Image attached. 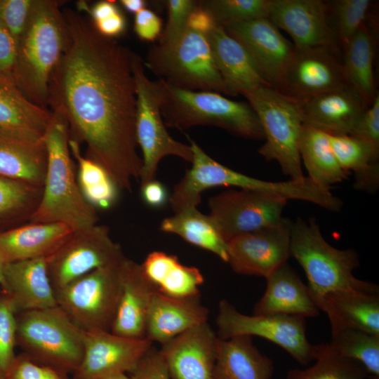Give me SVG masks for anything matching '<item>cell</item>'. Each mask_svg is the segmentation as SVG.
Wrapping results in <instances>:
<instances>
[{
    "label": "cell",
    "mask_w": 379,
    "mask_h": 379,
    "mask_svg": "<svg viewBox=\"0 0 379 379\" xmlns=\"http://www.w3.org/2000/svg\"><path fill=\"white\" fill-rule=\"evenodd\" d=\"M67 37L48 84L47 106L66 121L70 138L87 146L119 190L131 191L142 161L136 138L131 51L95 29L90 18L62 10Z\"/></svg>",
    "instance_id": "cell-1"
},
{
    "label": "cell",
    "mask_w": 379,
    "mask_h": 379,
    "mask_svg": "<svg viewBox=\"0 0 379 379\" xmlns=\"http://www.w3.org/2000/svg\"><path fill=\"white\" fill-rule=\"evenodd\" d=\"M69 138L65 119L52 112L44 135L47 167L41 197L29 222L62 223L74 232L98 223L96 209L84 199L77 182Z\"/></svg>",
    "instance_id": "cell-2"
},
{
    "label": "cell",
    "mask_w": 379,
    "mask_h": 379,
    "mask_svg": "<svg viewBox=\"0 0 379 379\" xmlns=\"http://www.w3.org/2000/svg\"><path fill=\"white\" fill-rule=\"evenodd\" d=\"M60 2L34 0L18 41L12 79L34 104L47 109L49 81L65 48L67 30Z\"/></svg>",
    "instance_id": "cell-3"
},
{
    "label": "cell",
    "mask_w": 379,
    "mask_h": 379,
    "mask_svg": "<svg viewBox=\"0 0 379 379\" xmlns=\"http://www.w3.org/2000/svg\"><path fill=\"white\" fill-rule=\"evenodd\" d=\"M290 248L305 273L313 300L340 289L379 293L378 285L354 277L353 272L360 265L357 253L328 244L314 218L291 221Z\"/></svg>",
    "instance_id": "cell-4"
},
{
    "label": "cell",
    "mask_w": 379,
    "mask_h": 379,
    "mask_svg": "<svg viewBox=\"0 0 379 379\" xmlns=\"http://www.w3.org/2000/svg\"><path fill=\"white\" fill-rule=\"evenodd\" d=\"M161 113L166 126H213L245 138L264 139L259 118L248 102L216 92L180 89L164 81Z\"/></svg>",
    "instance_id": "cell-5"
},
{
    "label": "cell",
    "mask_w": 379,
    "mask_h": 379,
    "mask_svg": "<svg viewBox=\"0 0 379 379\" xmlns=\"http://www.w3.org/2000/svg\"><path fill=\"white\" fill-rule=\"evenodd\" d=\"M16 343L33 360L67 374L79 368L84 331L58 305L18 312Z\"/></svg>",
    "instance_id": "cell-6"
},
{
    "label": "cell",
    "mask_w": 379,
    "mask_h": 379,
    "mask_svg": "<svg viewBox=\"0 0 379 379\" xmlns=\"http://www.w3.org/2000/svg\"><path fill=\"white\" fill-rule=\"evenodd\" d=\"M258 115L265 143L258 153L267 161H276L290 179L302 178L298 140L303 124L302 101L291 98L270 86L244 95Z\"/></svg>",
    "instance_id": "cell-7"
},
{
    "label": "cell",
    "mask_w": 379,
    "mask_h": 379,
    "mask_svg": "<svg viewBox=\"0 0 379 379\" xmlns=\"http://www.w3.org/2000/svg\"><path fill=\"white\" fill-rule=\"evenodd\" d=\"M145 64L174 87L227 95L206 35L189 27L173 41L151 47Z\"/></svg>",
    "instance_id": "cell-8"
},
{
    "label": "cell",
    "mask_w": 379,
    "mask_h": 379,
    "mask_svg": "<svg viewBox=\"0 0 379 379\" xmlns=\"http://www.w3.org/2000/svg\"><path fill=\"white\" fill-rule=\"evenodd\" d=\"M131 59L136 88L135 132L142 152V185L155 179L159 163L164 157L175 156L192 163L193 152L190 145L174 140L166 130L161 113L164 81L149 79L137 53L131 51Z\"/></svg>",
    "instance_id": "cell-9"
},
{
    "label": "cell",
    "mask_w": 379,
    "mask_h": 379,
    "mask_svg": "<svg viewBox=\"0 0 379 379\" xmlns=\"http://www.w3.org/2000/svg\"><path fill=\"white\" fill-rule=\"evenodd\" d=\"M125 258L119 263L96 269L55 291L57 305L82 331H110L119 304L121 269Z\"/></svg>",
    "instance_id": "cell-10"
},
{
    "label": "cell",
    "mask_w": 379,
    "mask_h": 379,
    "mask_svg": "<svg viewBox=\"0 0 379 379\" xmlns=\"http://www.w3.org/2000/svg\"><path fill=\"white\" fill-rule=\"evenodd\" d=\"M216 324L219 338L258 336L279 345L301 364L314 360L316 347L307 338L305 318L283 314L247 315L227 300H222Z\"/></svg>",
    "instance_id": "cell-11"
},
{
    "label": "cell",
    "mask_w": 379,
    "mask_h": 379,
    "mask_svg": "<svg viewBox=\"0 0 379 379\" xmlns=\"http://www.w3.org/2000/svg\"><path fill=\"white\" fill-rule=\"evenodd\" d=\"M125 258L121 246L112 239L109 227L97 224L73 232L46 261L55 291L96 269L119 263Z\"/></svg>",
    "instance_id": "cell-12"
},
{
    "label": "cell",
    "mask_w": 379,
    "mask_h": 379,
    "mask_svg": "<svg viewBox=\"0 0 379 379\" xmlns=\"http://www.w3.org/2000/svg\"><path fill=\"white\" fill-rule=\"evenodd\" d=\"M286 199L251 190H227L208 200L209 216L227 241L281 222Z\"/></svg>",
    "instance_id": "cell-13"
},
{
    "label": "cell",
    "mask_w": 379,
    "mask_h": 379,
    "mask_svg": "<svg viewBox=\"0 0 379 379\" xmlns=\"http://www.w3.org/2000/svg\"><path fill=\"white\" fill-rule=\"evenodd\" d=\"M338 55L326 46H294L274 88L303 101L347 85Z\"/></svg>",
    "instance_id": "cell-14"
},
{
    "label": "cell",
    "mask_w": 379,
    "mask_h": 379,
    "mask_svg": "<svg viewBox=\"0 0 379 379\" xmlns=\"http://www.w3.org/2000/svg\"><path fill=\"white\" fill-rule=\"evenodd\" d=\"M291 220L237 237L227 242V260L239 274L265 279L287 263L291 255Z\"/></svg>",
    "instance_id": "cell-15"
},
{
    "label": "cell",
    "mask_w": 379,
    "mask_h": 379,
    "mask_svg": "<svg viewBox=\"0 0 379 379\" xmlns=\"http://www.w3.org/2000/svg\"><path fill=\"white\" fill-rule=\"evenodd\" d=\"M84 354L71 379H98L118 373H130L152 347L147 339H133L111 331H84Z\"/></svg>",
    "instance_id": "cell-16"
},
{
    "label": "cell",
    "mask_w": 379,
    "mask_h": 379,
    "mask_svg": "<svg viewBox=\"0 0 379 379\" xmlns=\"http://www.w3.org/2000/svg\"><path fill=\"white\" fill-rule=\"evenodd\" d=\"M268 18L290 35L294 46H326L340 51L329 22L327 1L271 0Z\"/></svg>",
    "instance_id": "cell-17"
},
{
    "label": "cell",
    "mask_w": 379,
    "mask_h": 379,
    "mask_svg": "<svg viewBox=\"0 0 379 379\" xmlns=\"http://www.w3.org/2000/svg\"><path fill=\"white\" fill-rule=\"evenodd\" d=\"M246 50L255 65L276 88L294 45L269 18H261L223 27Z\"/></svg>",
    "instance_id": "cell-18"
},
{
    "label": "cell",
    "mask_w": 379,
    "mask_h": 379,
    "mask_svg": "<svg viewBox=\"0 0 379 379\" xmlns=\"http://www.w3.org/2000/svg\"><path fill=\"white\" fill-rule=\"evenodd\" d=\"M218 339L205 322L161 345L171 379H214Z\"/></svg>",
    "instance_id": "cell-19"
},
{
    "label": "cell",
    "mask_w": 379,
    "mask_h": 379,
    "mask_svg": "<svg viewBox=\"0 0 379 379\" xmlns=\"http://www.w3.org/2000/svg\"><path fill=\"white\" fill-rule=\"evenodd\" d=\"M157 288L141 265L126 258L121 269V293L110 331L133 338L145 339L151 300Z\"/></svg>",
    "instance_id": "cell-20"
},
{
    "label": "cell",
    "mask_w": 379,
    "mask_h": 379,
    "mask_svg": "<svg viewBox=\"0 0 379 379\" xmlns=\"http://www.w3.org/2000/svg\"><path fill=\"white\" fill-rule=\"evenodd\" d=\"M301 106L304 124L328 135H350L368 105L347 84L303 100Z\"/></svg>",
    "instance_id": "cell-21"
},
{
    "label": "cell",
    "mask_w": 379,
    "mask_h": 379,
    "mask_svg": "<svg viewBox=\"0 0 379 379\" xmlns=\"http://www.w3.org/2000/svg\"><path fill=\"white\" fill-rule=\"evenodd\" d=\"M205 35L228 95H244L270 86L244 47L223 27L215 23Z\"/></svg>",
    "instance_id": "cell-22"
},
{
    "label": "cell",
    "mask_w": 379,
    "mask_h": 379,
    "mask_svg": "<svg viewBox=\"0 0 379 379\" xmlns=\"http://www.w3.org/2000/svg\"><path fill=\"white\" fill-rule=\"evenodd\" d=\"M208 310L199 295L171 297L154 293L148 312L146 339L163 345L188 329L207 322Z\"/></svg>",
    "instance_id": "cell-23"
},
{
    "label": "cell",
    "mask_w": 379,
    "mask_h": 379,
    "mask_svg": "<svg viewBox=\"0 0 379 379\" xmlns=\"http://www.w3.org/2000/svg\"><path fill=\"white\" fill-rule=\"evenodd\" d=\"M6 289L17 312L57 305L48 272L46 258L17 261L3 265Z\"/></svg>",
    "instance_id": "cell-24"
},
{
    "label": "cell",
    "mask_w": 379,
    "mask_h": 379,
    "mask_svg": "<svg viewBox=\"0 0 379 379\" xmlns=\"http://www.w3.org/2000/svg\"><path fill=\"white\" fill-rule=\"evenodd\" d=\"M56 222H27L0 232V263L47 258L73 233Z\"/></svg>",
    "instance_id": "cell-25"
},
{
    "label": "cell",
    "mask_w": 379,
    "mask_h": 379,
    "mask_svg": "<svg viewBox=\"0 0 379 379\" xmlns=\"http://www.w3.org/2000/svg\"><path fill=\"white\" fill-rule=\"evenodd\" d=\"M47 151L42 138L0 129V177L42 188Z\"/></svg>",
    "instance_id": "cell-26"
},
{
    "label": "cell",
    "mask_w": 379,
    "mask_h": 379,
    "mask_svg": "<svg viewBox=\"0 0 379 379\" xmlns=\"http://www.w3.org/2000/svg\"><path fill=\"white\" fill-rule=\"evenodd\" d=\"M265 293L253 308L255 314H283L315 317L320 310L310 290L288 265L266 278Z\"/></svg>",
    "instance_id": "cell-27"
},
{
    "label": "cell",
    "mask_w": 379,
    "mask_h": 379,
    "mask_svg": "<svg viewBox=\"0 0 379 379\" xmlns=\"http://www.w3.org/2000/svg\"><path fill=\"white\" fill-rule=\"evenodd\" d=\"M328 317L330 325L360 329L379 335V293L340 289L314 300Z\"/></svg>",
    "instance_id": "cell-28"
},
{
    "label": "cell",
    "mask_w": 379,
    "mask_h": 379,
    "mask_svg": "<svg viewBox=\"0 0 379 379\" xmlns=\"http://www.w3.org/2000/svg\"><path fill=\"white\" fill-rule=\"evenodd\" d=\"M274 364L253 344V337L218 339L214 379H271Z\"/></svg>",
    "instance_id": "cell-29"
},
{
    "label": "cell",
    "mask_w": 379,
    "mask_h": 379,
    "mask_svg": "<svg viewBox=\"0 0 379 379\" xmlns=\"http://www.w3.org/2000/svg\"><path fill=\"white\" fill-rule=\"evenodd\" d=\"M51 115L27 99L11 77L0 72V129L42 138Z\"/></svg>",
    "instance_id": "cell-30"
},
{
    "label": "cell",
    "mask_w": 379,
    "mask_h": 379,
    "mask_svg": "<svg viewBox=\"0 0 379 379\" xmlns=\"http://www.w3.org/2000/svg\"><path fill=\"white\" fill-rule=\"evenodd\" d=\"M140 265L159 292L176 298L199 295V286L204 281L202 274L195 267L182 265L176 256L153 251Z\"/></svg>",
    "instance_id": "cell-31"
},
{
    "label": "cell",
    "mask_w": 379,
    "mask_h": 379,
    "mask_svg": "<svg viewBox=\"0 0 379 379\" xmlns=\"http://www.w3.org/2000/svg\"><path fill=\"white\" fill-rule=\"evenodd\" d=\"M335 157L340 167L354 172V188L369 194L379 186V148L350 135H328Z\"/></svg>",
    "instance_id": "cell-32"
},
{
    "label": "cell",
    "mask_w": 379,
    "mask_h": 379,
    "mask_svg": "<svg viewBox=\"0 0 379 379\" xmlns=\"http://www.w3.org/2000/svg\"><path fill=\"white\" fill-rule=\"evenodd\" d=\"M298 150L308 177L324 190L330 191L332 185L347 179L350 174L339 165L331 149L328 134L322 131L303 124Z\"/></svg>",
    "instance_id": "cell-33"
},
{
    "label": "cell",
    "mask_w": 379,
    "mask_h": 379,
    "mask_svg": "<svg viewBox=\"0 0 379 379\" xmlns=\"http://www.w3.org/2000/svg\"><path fill=\"white\" fill-rule=\"evenodd\" d=\"M342 48L346 81L369 105L378 93L373 73L375 40L367 25L362 26Z\"/></svg>",
    "instance_id": "cell-34"
},
{
    "label": "cell",
    "mask_w": 379,
    "mask_h": 379,
    "mask_svg": "<svg viewBox=\"0 0 379 379\" xmlns=\"http://www.w3.org/2000/svg\"><path fill=\"white\" fill-rule=\"evenodd\" d=\"M160 230L179 236L187 242L208 251L222 260H227V243L209 215L197 207L180 210L162 220Z\"/></svg>",
    "instance_id": "cell-35"
},
{
    "label": "cell",
    "mask_w": 379,
    "mask_h": 379,
    "mask_svg": "<svg viewBox=\"0 0 379 379\" xmlns=\"http://www.w3.org/2000/svg\"><path fill=\"white\" fill-rule=\"evenodd\" d=\"M69 146L77 163V179L83 197L95 209L110 208L118 199L119 187L100 164L81 154L77 140L69 138Z\"/></svg>",
    "instance_id": "cell-36"
},
{
    "label": "cell",
    "mask_w": 379,
    "mask_h": 379,
    "mask_svg": "<svg viewBox=\"0 0 379 379\" xmlns=\"http://www.w3.org/2000/svg\"><path fill=\"white\" fill-rule=\"evenodd\" d=\"M331 333L328 344L338 354L359 364L369 376L379 378V335L333 324Z\"/></svg>",
    "instance_id": "cell-37"
},
{
    "label": "cell",
    "mask_w": 379,
    "mask_h": 379,
    "mask_svg": "<svg viewBox=\"0 0 379 379\" xmlns=\"http://www.w3.org/2000/svg\"><path fill=\"white\" fill-rule=\"evenodd\" d=\"M42 188L0 177V232L29 222Z\"/></svg>",
    "instance_id": "cell-38"
},
{
    "label": "cell",
    "mask_w": 379,
    "mask_h": 379,
    "mask_svg": "<svg viewBox=\"0 0 379 379\" xmlns=\"http://www.w3.org/2000/svg\"><path fill=\"white\" fill-rule=\"evenodd\" d=\"M314 364L291 369L286 379H366L368 373L357 362L338 354L328 343L315 345Z\"/></svg>",
    "instance_id": "cell-39"
},
{
    "label": "cell",
    "mask_w": 379,
    "mask_h": 379,
    "mask_svg": "<svg viewBox=\"0 0 379 379\" xmlns=\"http://www.w3.org/2000/svg\"><path fill=\"white\" fill-rule=\"evenodd\" d=\"M200 6L222 26L268 18L271 0H207Z\"/></svg>",
    "instance_id": "cell-40"
},
{
    "label": "cell",
    "mask_w": 379,
    "mask_h": 379,
    "mask_svg": "<svg viewBox=\"0 0 379 379\" xmlns=\"http://www.w3.org/2000/svg\"><path fill=\"white\" fill-rule=\"evenodd\" d=\"M328 20L340 46L366 25L373 2L370 0L327 1Z\"/></svg>",
    "instance_id": "cell-41"
},
{
    "label": "cell",
    "mask_w": 379,
    "mask_h": 379,
    "mask_svg": "<svg viewBox=\"0 0 379 379\" xmlns=\"http://www.w3.org/2000/svg\"><path fill=\"white\" fill-rule=\"evenodd\" d=\"M17 310L11 298L0 294V373L6 375L15 359Z\"/></svg>",
    "instance_id": "cell-42"
},
{
    "label": "cell",
    "mask_w": 379,
    "mask_h": 379,
    "mask_svg": "<svg viewBox=\"0 0 379 379\" xmlns=\"http://www.w3.org/2000/svg\"><path fill=\"white\" fill-rule=\"evenodd\" d=\"M199 1L168 0V21L160 35V44H168L176 39L187 28L190 15L198 6Z\"/></svg>",
    "instance_id": "cell-43"
},
{
    "label": "cell",
    "mask_w": 379,
    "mask_h": 379,
    "mask_svg": "<svg viewBox=\"0 0 379 379\" xmlns=\"http://www.w3.org/2000/svg\"><path fill=\"white\" fill-rule=\"evenodd\" d=\"M5 376L6 379H71L68 374L41 364L25 353L15 357Z\"/></svg>",
    "instance_id": "cell-44"
},
{
    "label": "cell",
    "mask_w": 379,
    "mask_h": 379,
    "mask_svg": "<svg viewBox=\"0 0 379 379\" xmlns=\"http://www.w3.org/2000/svg\"><path fill=\"white\" fill-rule=\"evenodd\" d=\"M34 0H0V21L17 41L29 18Z\"/></svg>",
    "instance_id": "cell-45"
},
{
    "label": "cell",
    "mask_w": 379,
    "mask_h": 379,
    "mask_svg": "<svg viewBox=\"0 0 379 379\" xmlns=\"http://www.w3.org/2000/svg\"><path fill=\"white\" fill-rule=\"evenodd\" d=\"M350 135L364 140L379 148V95L363 112Z\"/></svg>",
    "instance_id": "cell-46"
},
{
    "label": "cell",
    "mask_w": 379,
    "mask_h": 379,
    "mask_svg": "<svg viewBox=\"0 0 379 379\" xmlns=\"http://www.w3.org/2000/svg\"><path fill=\"white\" fill-rule=\"evenodd\" d=\"M132 379H171L159 350L153 346L129 373Z\"/></svg>",
    "instance_id": "cell-47"
},
{
    "label": "cell",
    "mask_w": 379,
    "mask_h": 379,
    "mask_svg": "<svg viewBox=\"0 0 379 379\" xmlns=\"http://www.w3.org/2000/svg\"><path fill=\"white\" fill-rule=\"evenodd\" d=\"M161 20L152 11L144 8L135 15L134 30L143 41H153L161 34Z\"/></svg>",
    "instance_id": "cell-48"
},
{
    "label": "cell",
    "mask_w": 379,
    "mask_h": 379,
    "mask_svg": "<svg viewBox=\"0 0 379 379\" xmlns=\"http://www.w3.org/2000/svg\"><path fill=\"white\" fill-rule=\"evenodd\" d=\"M18 44L6 27L0 21V72L12 78Z\"/></svg>",
    "instance_id": "cell-49"
},
{
    "label": "cell",
    "mask_w": 379,
    "mask_h": 379,
    "mask_svg": "<svg viewBox=\"0 0 379 379\" xmlns=\"http://www.w3.org/2000/svg\"><path fill=\"white\" fill-rule=\"evenodd\" d=\"M141 198L152 208H161L169 201L168 191L163 183L156 179L140 185Z\"/></svg>",
    "instance_id": "cell-50"
},
{
    "label": "cell",
    "mask_w": 379,
    "mask_h": 379,
    "mask_svg": "<svg viewBox=\"0 0 379 379\" xmlns=\"http://www.w3.org/2000/svg\"><path fill=\"white\" fill-rule=\"evenodd\" d=\"M93 23L100 34L112 39L120 35L126 28V20L120 11L106 19Z\"/></svg>",
    "instance_id": "cell-51"
},
{
    "label": "cell",
    "mask_w": 379,
    "mask_h": 379,
    "mask_svg": "<svg viewBox=\"0 0 379 379\" xmlns=\"http://www.w3.org/2000/svg\"><path fill=\"white\" fill-rule=\"evenodd\" d=\"M215 23L211 16L200 6L199 1L198 6L190 16L187 27L206 34Z\"/></svg>",
    "instance_id": "cell-52"
},
{
    "label": "cell",
    "mask_w": 379,
    "mask_h": 379,
    "mask_svg": "<svg viewBox=\"0 0 379 379\" xmlns=\"http://www.w3.org/2000/svg\"><path fill=\"white\" fill-rule=\"evenodd\" d=\"M120 3L128 12L135 14L145 8L143 0H121Z\"/></svg>",
    "instance_id": "cell-53"
},
{
    "label": "cell",
    "mask_w": 379,
    "mask_h": 379,
    "mask_svg": "<svg viewBox=\"0 0 379 379\" xmlns=\"http://www.w3.org/2000/svg\"><path fill=\"white\" fill-rule=\"evenodd\" d=\"M98 379H132L129 375L126 373H118L108 375Z\"/></svg>",
    "instance_id": "cell-54"
},
{
    "label": "cell",
    "mask_w": 379,
    "mask_h": 379,
    "mask_svg": "<svg viewBox=\"0 0 379 379\" xmlns=\"http://www.w3.org/2000/svg\"><path fill=\"white\" fill-rule=\"evenodd\" d=\"M0 288L1 289L2 292H5L6 289V285H5V281L4 278L3 274V265L0 263Z\"/></svg>",
    "instance_id": "cell-55"
},
{
    "label": "cell",
    "mask_w": 379,
    "mask_h": 379,
    "mask_svg": "<svg viewBox=\"0 0 379 379\" xmlns=\"http://www.w3.org/2000/svg\"><path fill=\"white\" fill-rule=\"evenodd\" d=\"M0 379H6V376L0 373Z\"/></svg>",
    "instance_id": "cell-56"
},
{
    "label": "cell",
    "mask_w": 379,
    "mask_h": 379,
    "mask_svg": "<svg viewBox=\"0 0 379 379\" xmlns=\"http://www.w3.org/2000/svg\"><path fill=\"white\" fill-rule=\"evenodd\" d=\"M1 292H2V291H1V289L0 288V294L1 293Z\"/></svg>",
    "instance_id": "cell-57"
}]
</instances>
